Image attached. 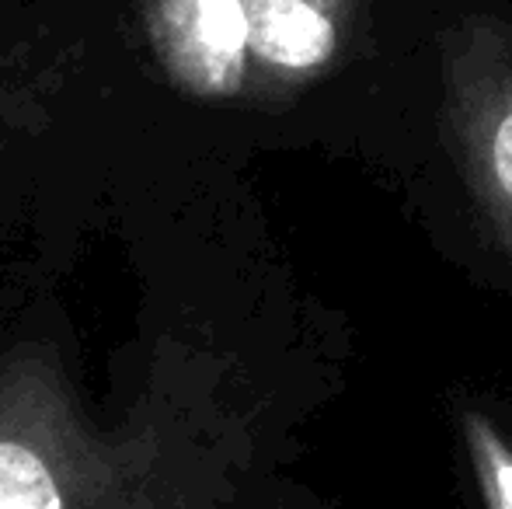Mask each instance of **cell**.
Wrapping results in <instances>:
<instances>
[{"label":"cell","instance_id":"2","mask_svg":"<svg viewBox=\"0 0 512 509\" xmlns=\"http://www.w3.org/2000/svg\"><path fill=\"white\" fill-rule=\"evenodd\" d=\"M178 18H192V35H196V49L209 56L216 67L237 74V56L248 46V21H244V0H182V14Z\"/></svg>","mask_w":512,"mask_h":509},{"label":"cell","instance_id":"4","mask_svg":"<svg viewBox=\"0 0 512 509\" xmlns=\"http://www.w3.org/2000/svg\"><path fill=\"white\" fill-rule=\"evenodd\" d=\"M471 447L488 503H492V509H512V457L499 443V436L488 429L485 419H471Z\"/></svg>","mask_w":512,"mask_h":509},{"label":"cell","instance_id":"3","mask_svg":"<svg viewBox=\"0 0 512 509\" xmlns=\"http://www.w3.org/2000/svg\"><path fill=\"white\" fill-rule=\"evenodd\" d=\"M0 509H63L49 468L18 443H0Z\"/></svg>","mask_w":512,"mask_h":509},{"label":"cell","instance_id":"1","mask_svg":"<svg viewBox=\"0 0 512 509\" xmlns=\"http://www.w3.org/2000/svg\"><path fill=\"white\" fill-rule=\"evenodd\" d=\"M248 49L276 67H317L335 49L331 21L307 0H244Z\"/></svg>","mask_w":512,"mask_h":509},{"label":"cell","instance_id":"5","mask_svg":"<svg viewBox=\"0 0 512 509\" xmlns=\"http://www.w3.org/2000/svg\"><path fill=\"white\" fill-rule=\"evenodd\" d=\"M492 154H495V175H499L502 189L512 196V116L499 126V133H495Z\"/></svg>","mask_w":512,"mask_h":509}]
</instances>
